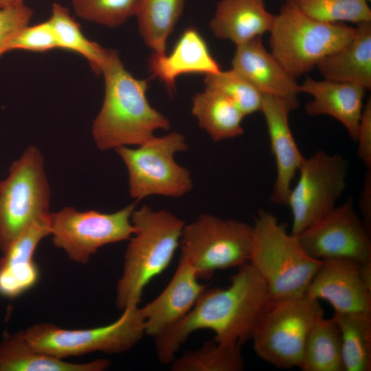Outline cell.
<instances>
[{"label": "cell", "instance_id": "d4e9b609", "mask_svg": "<svg viewBox=\"0 0 371 371\" xmlns=\"http://www.w3.org/2000/svg\"><path fill=\"white\" fill-rule=\"evenodd\" d=\"M185 0H138L135 16L145 44L153 53H166V42L179 21Z\"/></svg>", "mask_w": 371, "mask_h": 371}, {"label": "cell", "instance_id": "f1b7e54d", "mask_svg": "<svg viewBox=\"0 0 371 371\" xmlns=\"http://www.w3.org/2000/svg\"><path fill=\"white\" fill-rule=\"evenodd\" d=\"M170 364L172 371H241L245 363L241 346L224 345L213 339L175 358Z\"/></svg>", "mask_w": 371, "mask_h": 371}, {"label": "cell", "instance_id": "9c48e42d", "mask_svg": "<svg viewBox=\"0 0 371 371\" xmlns=\"http://www.w3.org/2000/svg\"><path fill=\"white\" fill-rule=\"evenodd\" d=\"M108 325L87 329H65L41 323L24 330L36 350L59 359L100 352L117 354L133 348L145 334L144 319L139 305L130 306Z\"/></svg>", "mask_w": 371, "mask_h": 371}, {"label": "cell", "instance_id": "e575fe53", "mask_svg": "<svg viewBox=\"0 0 371 371\" xmlns=\"http://www.w3.org/2000/svg\"><path fill=\"white\" fill-rule=\"evenodd\" d=\"M357 155L367 168H371V100L364 104L357 138Z\"/></svg>", "mask_w": 371, "mask_h": 371}, {"label": "cell", "instance_id": "5b68a950", "mask_svg": "<svg viewBox=\"0 0 371 371\" xmlns=\"http://www.w3.org/2000/svg\"><path fill=\"white\" fill-rule=\"evenodd\" d=\"M355 32L356 27L317 21L286 2L269 32L270 52L297 78L348 43Z\"/></svg>", "mask_w": 371, "mask_h": 371}, {"label": "cell", "instance_id": "cb8c5ba5", "mask_svg": "<svg viewBox=\"0 0 371 371\" xmlns=\"http://www.w3.org/2000/svg\"><path fill=\"white\" fill-rule=\"evenodd\" d=\"M192 113L214 142L235 138L244 133L245 116L228 98L212 89L205 87L192 97Z\"/></svg>", "mask_w": 371, "mask_h": 371}, {"label": "cell", "instance_id": "4dcf8cb0", "mask_svg": "<svg viewBox=\"0 0 371 371\" xmlns=\"http://www.w3.org/2000/svg\"><path fill=\"white\" fill-rule=\"evenodd\" d=\"M204 82L206 87L228 98L245 116L260 111L263 95L234 69L206 75Z\"/></svg>", "mask_w": 371, "mask_h": 371}, {"label": "cell", "instance_id": "3957f363", "mask_svg": "<svg viewBox=\"0 0 371 371\" xmlns=\"http://www.w3.org/2000/svg\"><path fill=\"white\" fill-rule=\"evenodd\" d=\"M131 222L134 230L116 286L115 303L121 311L139 305L145 287L170 265L185 225L170 211L146 205L134 210Z\"/></svg>", "mask_w": 371, "mask_h": 371}, {"label": "cell", "instance_id": "e0dca14e", "mask_svg": "<svg viewBox=\"0 0 371 371\" xmlns=\"http://www.w3.org/2000/svg\"><path fill=\"white\" fill-rule=\"evenodd\" d=\"M189 262L179 257L169 283L151 302L140 307L145 334L155 337L181 320L207 288Z\"/></svg>", "mask_w": 371, "mask_h": 371}, {"label": "cell", "instance_id": "30bf717a", "mask_svg": "<svg viewBox=\"0 0 371 371\" xmlns=\"http://www.w3.org/2000/svg\"><path fill=\"white\" fill-rule=\"evenodd\" d=\"M253 225L235 219L202 214L182 230L181 255L198 278L210 279L221 269L249 261Z\"/></svg>", "mask_w": 371, "mask_h": 371}, {"label": "cell", "instance_id": "ffe728a7", "mask_svg": "<svg viewBox=\"0 0 371 371\" xmlns=\"http://www.w3.org/2000/svg\"><path fill=\"white\" fill-rule=\"evenodd\" d=\"M49 217L32 223L3 253L0 258V295L16 297L37 282L38 270L33 256L39 243L50 235Z\"/></svg>", "mask_w": 371, "mask_h": 371}, {"label": "cell", "instance_id": "277c9868", "mask_svg": "<svg viewBox=\"0 0 371 371\" xmlns=\"http://www.w3.org/2000/svg\"><path fill=\"white\" fill-rule=\"evenodd\" d=\"M322 262L311 257L276 216L258 211L248 262L265 281L269 298L304 295Z\"/></svg>", "mask_w": 371, "mask_h": 371}, {"label": "cell", "instance_id": "7402d4cb", "mask_svg": "<svg viewBox=\"0 0 371 371\" xmlns=\"http://www.w3.org/2000/svg\"><path fill=\"white\" fill-rule=\"evenodd\" d=\"M325 80L371 89V22L357 25L353 38L316 66Z\"/></svg>", "mask_w": 371, "mask_h": 371}, {"label": "cell", "instance_id": "ba28073f", "mask_svg": "<svg viewBox=\"0 0 371 371\" xmlns=\"http://www.w3.org/2000/svg\"><path fill=\"white\" fill-rule=\"evenodd\" d=\"M188 149L186 137L177 131L154 135L135 147L115 148L128 171L131 196L138 201L154 195L177 198L190 192L191 174L175 159Z\"/></svg>", "mask_w": 371, "mask_h": 371}, {"label": "cell", "instance_id": "d6986e66", "mask_svg": "<svg viewBox=\"0 0 371 371\" xmlns=\"http://www.w3.org/2000/svg\"><path fill=\"white\" fill-rule=\"evenodd\" d=\"M300 93H305L312 100L305 106L310 116L328 115L345 127L349 136L356 140L363 112L366 89L350 83L307 77L299 86Z\"/></svg>", "mask_w": 371, "mask_h": 371}, {"label": "cell", "instance_id": "7c38bea8", "mask_svg": "<svg viewBox=\"0 0 371 371\" xmlns=\"http://www.w3.org/2000/svg\"><path fill=\"white\" fill-rule=\"evenodd\" d=\"M298 172L286 204L293 218L291 233L295 236L337 205L346 188L348 164L340 154L319 150L304 157Z\"/></svg>", "mask_w": 371, "mask_h": 371}, {"label": "cell", "instance_id": "d6a6232c", "mask_svg": "<svg viewBox=\"0 0 371 371\" xmlns=\"http://www.w3.org/2000/svg\"><path fill=\"white\" fill-rule=\"evenodd\" d=\"M55 49H59L58 41L47 20L21 29L10 41L6 51L21 49L43 53Z\"/></svg>", "mask_w": 371, "mask_h": 371}, {"label": "cell", "instance_id": "8d00e7d4", "mask_svg": "<svg viewBox=\"0 0 371 371\" xmlns=\"http://www.w3.org/2000/svg\"><path fill=\"white\" fill-rule=\"evenodd\" d=\"M25 0H0L1 6L15 5L24 3Z\"/></svg>", "mask_w": 371, "mask_h": 371}, {"label": "cell", "instance_id": "ac0fdd59", "mask_svg": "<svg viewBox=\"0 0 371 371\" xmlns=\"http://www.w3.org/2000/svg\"><path fill=\"white\" fill-rule=\"evenodd\" d=\"M148 68L152 76L164 83L170 95L175 91V81L180 76H206L221 70L204 38L192 27L183 31L169 54L152 53Z\"/></svg>", "mask_w": 371, "mask_h": 371}, {"label": "cell", "instance_id": "2e32d148", "mask_svg": "<svg viewBox=\"0 0 371 371\" xmlns=\"http://www.w3.org/2000/svg\"><path fill=\"white\" fill-rule=\"evenodd\" d=\"M232 66L262 95L283 100L291 111L297 108L300 85L267 49L261 37L237 45Z\"/></svg>", "mask_w": 371, "mask_h": 371}, {"label": "cell", "instance_id": "44dd1931", "mask_svg": "<svg viewBox=\"0 0 371 371\" xmlns=\"http://www.w3.org/2000/svg\"><path fill=\"white\" fill-rule=\"evenodd\" d=\"M274 19L265 0H220L209 25L216 38L237 46L269 33Z\"/></svg>", "mask_w": 371, "mask_h": 371}, {"label": "cell", "instance_id": "4fadbf2b", "mask_svg": "<svg viewBox=\"0 0 371 371\" xmlns=\"http://www.w3.org/2000/svg\"><path fill=\"white\" fill-rule=\"evenodd\" d=\"M370 232L348 199L297 236L305 251L321 261L348 259L371 262Z\"/></svg>", "mask_w": 371, "mask_h": 371}, {"label": "cell", "instance_id": "836d02e7", "mask_svg": "<svg viewBox=\"0 0 371 371\" xmlns=\"http://www.w3.org/2000/svg\"><path fill=\"white\" fill-rule=\"evenodd\" d=\"M33 15L32 9L25 3L0 5V56L7 52L12 38L28 25Z\"/></svg>", "mask_w": 371, "mask_h": 371}, {"label": "cell", "instance_id": "4316f807", "mask_svg": "<svg viewBox=\"0 0 371 371\" xmlns=\"http://www.w3.org/2000/svg\"><path fill=\"white\" fill-rule=\"evenodd\" d=\"M341 338L344 371L371 370V314L334 313Z\"/></svg>", "mask_w": 371, "mask_h": 371}, {"label": "cell", "instance_id": "1f68e13d", "mask_svg": "<svg viewBox=\"0 0 371 371\" xmlns=\"http://www.w3.org/2000/svg\"><path fill=\"white\" fill-rule=\"evenodd\" d=\"M138 0H71L76 14L88 21L116 27L135 15Z\"/></svg>", "mask_w": 371, "mask_h": 371}, {"label": "cell", "instance_id": "9a60e30c", "mask_svg": "<svg viewBox=\"0 0 371 371\" xmlns=\"http://www.w3.org/2000/svg\"><path fill=\"white\" fill-rule=\"evenodd\" d=\"M260 111L266 122L276 167L270 199L274 203L286 205L292 182L304 159L290 128L289 114L291 111L283 100L263 95Z\"/></svg>", "mask_w": 371, "mask_h": 371}, {"label": "cell", "instance_id": "8fae6325", "mask_svg": "<svg viewBox=\"0 0 371 371\" xmlns=\"http://www.w3.org/2000/svg\"><path fill=\"white\" fill-rule=\"evenodd\" d=\"M136 203L111 213L78 211L65 207L49 217L54 246L72 261L86 265L101 247L128 240L133 233L131 215Z\"/></svg>", "mask_w": 371, "mask_h": 371}, {"label": "cell", "instance_id": "8992f818", "mask_svg": "<svg viewBox=\"0 0 371 371\" xmlns=\"http://www.w3.org/2000/svg\"><path fill=\"white\" fill-rule=\"evenodd\" d=\"M322 317L319 301L306 295L269 298L250 339L256 354L278 368H298L308 336Z\"/></svg>", "mask_w": 371, "mask_h": 371}, {"label": "cell", "instance_id": "83f0119b", "mask_svg": "<svg viewBox=\"0 0 371 371\" xmlns=\"http://www.w3.org/2000/svg\"><path fill=\"white\" fill-rule=\"evenodd\" d=\"M49 21L55 32L59 49L82 56L95 74H101L111 49L88 39L68 9L58 3H53Z\"/></svg>", "mask_w": 371, "mask_h": 371}, {"label": "cell", "instance_id": "6da1fadb", "mask_svg": "<svg viewBox=\"0 0 371 371\" xmlns=\"http://www.w3.org/2000/svg\"><path fill=\"white\" fill-rule=\"evenodd\" d=\"M237 268L227 288H206L181 320L155 337L161 363L170 364L188 337L199 330L213 331V339L224 345L242 346L251 339L269 298L268 289L248 262Z\"/></svg>", "mask_w": 371, "mask_h": 371}, {"label": "cell", "instance_id": "484cf974", "mask_svg": "<svg viewBox=\"0 0 371 371\" xmlns=\"http://www.w3.org/2000/svg\"><path fill=\"white\" fill-rule=\"evenodd\" d=\"M302 371H344L341 332L331 318H320L306 339L300 364Z\"/></svg>", "mask_w": 371, "mask_h": 371}, {"label": "cell", "instance_id": "f546056e", "mask_svg": "<svg viewBox=\"0 0 371 371\" xmlns=\"http://www.w3.org/2000/svg\"><path fill=\"white\" fill-rule=\"evenodd\" d=\"M304 14L319 21L357 25L371 22V10L366 0H284Z\"/></svg>", "mask_w": 371, "mask_h": 371}, {"label": "cell", "instance_id": "5bb4252c", "mask_svg": "<svg viewBox=\"0 0 371 371\" xmlns=\"http://www.w3.org/2000/svg\"><path fill=\"white\" fill-rule=\"evenodd\" d=\"M305 295L328 302L335 313L371 314V289L361 279L359 263L351 260H323Z\"/></svg>", "mask_w": 371, "mask_h": 371}, {"label": "cell", "instance_id": "d590c367", "mask_svg": "<svg viewBox=\"0 0 371 371\" xmlns=\"http://www.w3.org/2000/svg\"><path fill=\"white\" fill-rule=\"evenodd\" d=\"M359 203L362 221L371 231V168H367Z\"/></svg>", "mask_w": 371, "mask_h": 371}, {"label": "cell", "instance_id": "603a6c76", "mask_svg": "<svg viewBox=\"0 0 371 371\" xmlns=\"http://www.w3.org/2000/svg\"><path fill=\"white\" fill-rule=\"evenodd\" d=\"M111 361L98 359L87 363H71L34 350L24 330L3 336L0 343V371H103Z\"/></svg>", "mask_w": 371, "mask_h": 371}, {"label": "cell", "instance_id": "52a82bcc", "mask_svg": "<svg viewBox=\"0 0 371 371\" xmlns=\"http://www.w3.org/2000/svg\"><path fill=\"white\" fill-rule=\"evenodd\" d=\"M51 191L39 149L27 147L0 181V250L5 252L32 223L48 218Z\"/></svg>", "mask_w": 371, "mask_h": 371}, {"label": "cell", "instance_id": "7a4b0ae2", "mask_svg": "<svg viewBox=\"0 0 371 371\" xmlns=\"http://www.w3.org/2000/svg\"><path fill=\"white\" fill-rule=\"evenodd\" d=\"M101 74L104 100L91 128L98 149L138 146L153 137L157 130L170 128L169 120L147 99L148 80L135 78L117 52L111 49Z\"/></svg>", "mask_w": 371, "mask_h": 371}]
</instances>
